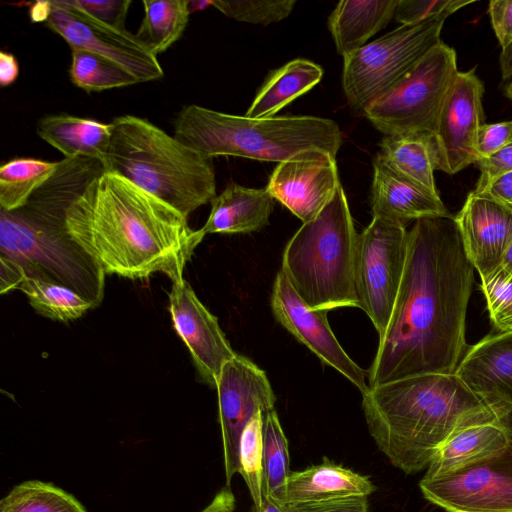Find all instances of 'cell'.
<instances>
[{"instance_id": "cell-11", "label": "cell", "mask_w": 512, "mask_h": 512, "mask_svg": "<svg viewBox=\"0 0 512 512\" xmlns=\"http://www.w3.org/2000/svg\"><path fill=\"white\" fill-rule=\"evenodd\" d=\"M419 487L428 501L447 512H512V441L462 468L423 476Z\"/></svg>"}, {"instance_id": "cell-25", "label": "cell", "mask_w": 512, "mask_h": 512, "mask_svg": "<svg viewBox=\"0 0 512 512\" xmlns=\"http://www.w3.org/2000/svg\"><path fill=\"white\" fill-rule=\"evenodd\" d=\"M37 134L60 151L64 158L85 157L102 164L109 148L112 124L68 114L39 119Z\"/></svg>"}, {"instance_id": "cell-41", "label": "cell", "mask_w": 512, "mask_h": 512, "mask_svg": "<svg viewBox=\"0 0 512 512\" xmlns=\"http://www.w3.org/2000/svg\"><path fill=\"white\" fill-rule=\"evenodd\" d=\"M488 12L495 36L505 49L512 44V0H492Z\"/></svg>"}, {"instance_id": "cell-1", "label": "cell", "mask_w": 512, "mask_h": 512, "mask_svg": "<svg viewBox=\"0 0 512 512\" xmlns=\"http://www.w3.org/2000/svg\"><path fill=\"white\" fill-rule=\"evenodd\" d=\"M474 267L454 217L416 220L405 269L374 360L369 388L427 373H455L466 343Z\"/></svg>"}, {"instance_id": "cell-21", "label": "cell", "mask_w": 512, "mask_h": 512, "mask_svg": "<svg viewBox=\"0 0 512 512\" xmlns=\"http://www.w3.org/2000/svg\"><path fill=\"white\" fill-rule=\"evenodd\" d=\"M208 219L201 228L205 234L250 233L269 223L274 199L266 189L247 188L231 183L211 200Z\"/></svg>"}, {"instance_id": "cell-30", "label": "cell", "mask_w": 512, "mask_h": 512, "mask_svg": "<svg viewBox=\"0 0 512 512\" xmlns=\"http://www.w3.org/2000/svg\"><path fill=\"white\" fill-rule=\"evenodd\" d=\"M57 162L15 158L0 167V207L13 211L24 206L30 196L55 171Z\"/></svg>"}, {"instance_id": "cell-22", "label": "cell", "mask_w": 512, "mask_h": 512, "mask_svg": "<svg viewBox=\"0 0 512 512\" xmlns=\"http://www.w3.org/2000/svg\"><path fill=\"white\" fill-rule=\"evenodd\" d=\"M375 486L366 476L332 462H323L291 472L285 504L324 502L349 497H367Z\"/></svg>"}, {"instance_id": "cell-33", "label": "cell", "mask_w": 512, "mask_h": 512, "mask_svg": "<svg viewBox=\"0 0 512 512\" xmlns=\"http://www.w3.org/2000/svg\"><path fill=\"white\" fill-rule=\"evenodd\" d=\"M0 512H87L66 491L37 480L15 486L0 502Z\"/></svg>"}, {"instance_id": "cell-31", "label": "cell", "mask_w": 512, "mask_h": 512, "mask_svg": "<svg viewBox=\"0 0 512 512\" xmlns=\"http://www.w3.org/2000/svg\"><path fill=\"white\" fill-rule=\"evenodd\" d=\"M288 448L287 438L273 409L264 416L263 493L283 504L291 474Z\"/></svg>"}, {"instance_id": "cell-45", "label": "cell", "mask_w": 512, "mask_h": 512, "mask_svg": "<svg viewBox=\"0 0 512 512\" xmlns=\"http://www.w3.org/2000/svg\"><path fill=\"white\" fill-rule=\"evenodd\" d=\"M19 75L18 61L12 53L0 52V84L7 87L14 83Z\"/></svg>"}, {"instance_id": "cell-17", "label": "cell", "mask_w": 512, "mask_h": 512, "mask_svg": "<svg viewBox=\"0 0 512 512\" xmlns=\"http://www.w3.org/2000/svg\"><path fill=\"white\" fill-rule=\"evenodd\" d=\"M455 373L492 411L512 441V333L493 332L468 346Z\"/></svg>"}, {"instance_id": "cell-49", "label": "cell", "mask_w": 512, "mask_h": 512, "mask_svg": "<svg viewBox=\"0 0 512 512\" xmlns=\"http://www.w3.org/2000/svg\"><path fill=\"white\" fill-rule=\"evenodd\" d=\"M499 64L502 81L507 84L512 80V44L502 49Z\"/></svg>"}, {"instance_id": "cell-8", "label": "cell", "mask_w": 512, "mask_h": 512, "mask_svg": "<svg viewBox=\"0 0 512 512\" xmlns=\"http://www.w3.org/2000/svg\"><path fill=\"white\" fill-rule=\"evenodd\" d=\"M448 15L400 25L344 59L342 84L351 110H366L391 91L422 57L441 42Z\"/></svg>"}, {"instance_id": "cell-29", "label": "cell", "mask_w": 512, "mask_h": 512, "mask_svg": "<svg viewBox=\"0 0 512 512\" xmlns=\"http://www.w3.org/2000/svg\"><path fill=\"white\" fill-rule=\"evenodd\" d=\"M31 306L42 316L56 321H71L94 308L73 289L49 278L27 275L20 287Z\"/></svg>"}, {"instance_id": "cell-42", "label": "cell", "mask_w": 512, "mask_h": 512, "mask_svg": "<svg viewBox=\"0 0 512 512\" xmlns=\"http://www.w3.org/2000/svg\"><path fill=\"white\" fill-rule=\"evenodd\" d=\"M290 512H370L367 497L289 505Z\"/></svg>"}, {"instance_id": "cell-12", "label": "cell", "mask_w": 512, "mask_h": 512, "mask_svg": "<svg viewBox=\"0 0 512 512\" xmlns=\"http://www.w3.org/2000/svg\"><path fill=\"white\" fill-rule=\"evenodd\" d=\"M226 485L239 470V443L252 417L274 409L276 396L264 370L236 354L222 367L216 387Z\"/></svg>"}, {"instance_id": "cell-15", "label": "cell", "mask_w": 512, "mask_h": 512, "mask_svg": "<svg viewBox=\"0 0 512 512\" xmlns=\"http://www.w3.org/2000/svg\"><path fill=\"white\" fill-rule=\"evenodd\" d=\"M52 10L45 22L71 47L106 57L131 72L139 82L153 81L163 76L156 56L148 52L135 34L107 27L80 13L51 1Z\"/></svg>"}, {"instance_id": "cell-47", "label": "cell", "mask_w": 512, "mask_h": 512, "mask_svg": "<svg viewBox=\"0 0 512 512\" xmlns=\"http://www.w3.org/2000/svg\"><path fill=\"white\" fill-rule=\"evenodd\" d=\"M52 10L51 1H37L30 4L29 16L33 23L46 22Z\"/></svg>"}, {"instance_id": "cell-23", "label": "cell", "mask_w": 512, "mask_h": 512, "mask_svg": "<svg viewBox=\"0 0 512 512\" xmlns=\"http://www.w3.org/2000/svg\"><path fill=\"white\" fill-rule=\"evenodd\" d=\"M399 0H343L328 19L337 52L343 59L358 51L394 17Z\"/></svg>"}, {"instance_id": "cell-51", "label": "cell", "mask_w": 512, "mask_h": 512, "mask_svg": "<svg viewBox=\"0 0 512 512\" xmlns=\"http://www.w3.org/2000/svg\"><path fill=\"white\" fill-rule=\"evenodd\" d=\"M210 5L212 6V1H188L190 14L198 10H203Z\"/></svg>"}, {"instance_id": "cell-52", "label": "cell", "mask_w": 512, "mask_h": 512, "mask_svg": "<svg viewBox=\"0 0 512 512\" xmlns=\"http://www.w3.org/2000/svg\"><path fill=\"white\" fill-rule=\"evenodd\" d=\"M504 93L505 96L512 101V80L506 84Z\"/></svg>"}, {"instance_id": "cell-27", "label": "cell", "mask_w": 512, "mask_h": 512, "mask_svg": "<svg viewBox=\"0 0 512 512\" xmlns=\"http://www.w3.org/2000/svg\"><path fill=\"white\" fill-rule=\"evenodd\" d=\"M323 69L306 59L292 60L272 71L245 113L250 118H269L320 82Z\"/></svg>"}, {"instance_id": "cell-9", "label": "cell", "mask_w": 512, "mask_h": 512, "mask_svg": "<svg viewBox=\"0 0 512 512\" xmlns=\"http://www.w3.org/2000/svg\"><path fill=\"white\" fill-rule=\"evenodd\" d=\"M458 72L455 50L441 41L364 116L384 135L433 134L444 98Z\"/></svg>"}, {"instance_id": "cell-4", "label": "cell", "mask_w": 512, "mask_h": 512, "mask_svg": "<svg viewBox=\"0 0 512 512\" xmlns=\"http://www.w3.org/2000/svg\"><path fill=\"white\" fill-rule=\"evenodd\" d=\"M105 171L85 157L58 161L53 174L19 209H0V255L38 275L65 285L97 307L105 273L67 234L65 214L86 186Z\"/></svg>"}, {"instance_id": "cell-2", "label": "cell", "mask_w": 512, "mask_h": 512, "mask_svg": "<svg viewBox=\"0 0 512 512\" xmlns=\"http://www.w3.org/2000/svg\"><path fill=\"white\" fill-rule=\"evenodd\" d=\"M65 230L105 274L133 280L158 272L171 281L182 278L206 235L161 199L109 171L67 208Z\"/></svg>"}, {"instance_id": "cell-18", "label": "cell", "mask_w": 512, "mask_h": 512, "mask_svg": "<svg viewBox=\"0 0 512 512\" xmlns=\"http://www.w3.org/2000/svg\"><path fill=\"white\" fill-rule=\"evenodd\" d=\"M340 185L336 159L327 157L278 163L266 189L305 223L323 210Z\"/></svg>"}, {"instance_id": "cell-38", "label": "cell", "mask_w": 512, "mask_h": 512, "mask_svg": "<svg viewBox=\"0 0 512 512\" xmlns=\"http://www.w3.org/2000/svg\"><path fill=\"white\" fill-rule=\"evenodd\" d=\"M472 3L464 0H399L394 17L401 25L414 24L443 14L450 16Z\"/></svg>"}, {"instance_id": "cell-5", "label": "cell", "mask_w": 512, "mask_h": 512, "mask_svg": "<svg viewBox=\"0 0 512 512\" xmlns=\"http://www.w3.org/2000/svg\"><path fill=\"white\" fill-rule=\"evenodd\" d=\"M174 137L196 152L257 161L336 159L342 144L338 124L315 116L250 118L196 104L184 106L174 121Z\"/></svg>"}, {"instance_id": "cell-3", "label": "cell", "mask_w": 512, "mask_h": 512, "mask_svg": "<svg viewBox=\"0 0 512 512\" xmlns=\"http://www.w3.org/2000/svg\"><path fill=\"white\" fill-rule=\"evenodd\" d=\"M362 407L379 450L407 474L427 469L455 430L497 421L456 373L415 375L369 388Z\"/></svg>"}, {"instance_id": "cell-50", "label": "cell", "mask_w": 512, "mask_h": 512, "mask_svg": "<svg viewBox=\"0 0 512 512\" xmlns=\"http://www.w3.org/2000/svg\"><path fill=\"white\" fill-rule=\"evenodd\" d=\"M500 266L512 274V242L504 253Z\"/></svg>"}, {"instance_id": "cell-14", "label": "cell", "mask_w": 512, "mask_h": 512, "mask_svg": "<svg viewBox=\"0 0 512 512\" xmlns=\"http://www.w3.org/2000/svg\"><path fill=\"white\" fill-rule=\"evenodd\" d=\"M271 308L276 320L324 364L345 376L361 394L369 390L367 371L340 345L329 325L328 311L313 309L306 304L282 271L277 273L274 281Z\"/></svg>"}, {"instance_id": "cell-46", "label": "cell", "mask_w": 512, "mask_h": 512, "mask_svg": "<svg viewBox=\"0 0 512 512\" xmlns=\"http://www.w3.org/2000/svg\"><path fill=\"white\" fill-rule=\"evenodd\" d=\"M236 499L230 486L223 487L201 512H234Z\"/></svg>"}, {"instance_id": "cell-39", "label": "cell", "mask_w": 512, "mask_h": 512, "mask_svg": "<svg viewBox=\"0 0 512 512\" xmlns=\"http://www.w3.org/2000/svg\"><path fill=\"white\" fill-rule=\"evenodd\" d=\"M512 144V120L492 124L483 123L478 131L477 152L479 159L489 158Z\"/></svg>"}, {"instance_id": "cell-10", "label": "cell", "mask_w": 512, "mask_h": 512, "mask_svg": "<svg viewBox=\"0 0 512 512\" xmlns=\"http://www.w3.org/2000/svg\"><path fill=\"white\" fill-rule=\"evenodd\" d=\"M408 249L406 226L373 217L358 234L356 288L360 309L381 337L390 320L402 281Z\"/></svg>"}, {"instance_id": "cell-28", "label": "cell", "mask_w": 512, "mask_h": 512, "mask_svg": "<svg viewBox=\"0 0 512 512\" xmlns=\"http://www.w3.org/2000/svg\"><path fill=\"white\" fill-rule=\"evenodd\" d=\"M142 3L145 14L135 36L157 57L182 36L190 15L188 0H144Z\"/></svg>"}, {"instance_id": "cell-35", "label": "cell", "mask_w": 512, "mask_h": 512, "mask_svg": "<svg viewBox=\"0 0 512 512\" xmlns=\"http://www.w3.org/2000/svg\"><path fill=\"white\" fill-rule=\"evenodd\" d=\"M481 290L496 332L512 333V274L499 266L481 278Z\"/></svg>"}, {"instance_id": "cell-32", "label": "cell", "mask_w": 512, "mask_h": 512, "mask_svg": "<svg viewBox=\"0 0 512 512\" xmlns=\"http://www.w3.org/2000/svg\"><path fill=\"white\" fill-rule=\"evenodd\" d=\"M71 81L87 92L130 86L138 79L116 62L82 49H71Z\"/></svg>"}, {"instance_id": "cell-19", "label": "cell", "mask_w": 512, "mask_h": 512, "mask_svg": "<svg viewBox=\"0 0 512 512\" xmlns=\"http://www.w3.org/2000/svg\"><path fill=\"white\" fill-rule=\"evenodd\" d=\"M454 221L466 255L480 278L498 268L512 242V213L471 191Z\"/></svg>"}, {"instance_id": "cell-36", "label": "cell", "mask_w": 512, "mask_h": 512, "mask_svg": "<svg viewBox=\"0 0 512 512\" xmlns=\"http://www.w3.org/2000/svg\"><path fill=\"white\" fill-rule=\"evenodd\" d=\"M295 0L281 1H222L212 0V6L225 16L241 22L269 25L279 22L292 12Z\"/></svg>"}, {"instance_id": "cell-6", "label": "cell", "mask_w": 512, "mask_h": 512, "mask_svg": "<svg viewBox=\"0 0 512 512\" xmlns=\"http://www.w3.org/2000/svg\"><path fill=\"white\" fill-rule=\"evenodd\" d=\"M111 124L105 171L124 177L187 218L216 196L211 157L141 117L123 115Z\"/></svg>"}, {"instance_id": "cell-13", "label": "cell", "mask_w": 512, "mask_h": 512, "mask_svg": "<svg viewBox=\"0 0 512 512\" xmlns=\"http://www.w3.org/2000/svg\"><path fill=\"white\" fill-rule=\"evenodd\" d=\"M483 93V84L474 70L457 73L433 132L436 170L453 175L479 160L477 136L483 124Z\"/></svg>"}, {"instance_id": "cell-26", "label": "cell", "mask_w": 512, "mask_h": 512, "mask_svg": "<svg viewBox=\"0 0 512 512\" xmlns=\"http://www.w3.org/2000/svg\"><path fill=\"white\" fill-rule=\"evenodd\" d=\"M379 148L376 158L403 177L439 195L434 178L437 153L432 133L384 135Z\"/></svg>"}, {"instance_id": "cell-34", "label": "cell", "mask_w": 512, "mask_h": 512, "mask_svg": "<svg viewBox=\"0 0 512 512\" xmlns=\"http://www.w3.org/2000/svg\"><path fill=\"white\" fill-rule=\"evenodd\" d=\"M264 414L259 411L246 425L239 443V470L250 492L253 507L263 497Z\"/></svg>"}, {"instance_id": "cell-7", "label": "cell", "mask_w": 512, "mask_h": 512, "mask_svg": "<svg viewBox=\"0 0 512 512\" xmlns=\"http://www.w3.org/2000/svg\"><path fill=\"white\" fill-rule=\"evenodd\" d=\"M358 233L340 185L323 210L288 241L282 273L313 309L360 308L356 288Z\"/></svg>"}, {"instance_id": "cell-40", "label": "cell", "mask_w": 512, "mask_h": 512, "mask_svg": "<svg viewBox=\"0 0 512 512\" xmlns=\"http://www.w3.org/2000/svg\"><path fill=\"white\" fill-rule=\"evenodd\" d=\"M476 164L479 167L480 175L473 192L478 194L500 176L512 172V144L489 158L479 159Z\"/></svg>"}, {"instance_id": "cell-24", "label": "cell", "mask_w": 512, "mask_h": 512, "mask_svg": "<svg viewBox=\"0 0 512 512\" xmlns=\"http://www.w3.org/2000/svg\"><path fill=\"white\" fill-rule=\"evenodd\" d=\"M510 443L497 421L469 424L455 430L439 447L424 476L454 471L503 450Z\"/></svg>"}, {"instance_id": "cell-44", "label": "cell", "mask_w": 512, "mask_h": 512, "mask_svg": "<svg viewBox=\"0 0 512 512\" xmlns=\"http://www.w3.org/2000/svg\"><path fill=\"white\" fill-rule=\"evenodd\" d=\"M0 293L18 289L26 278V273L17 262L0 255Z\"/></svg>"}, {"instance_id": "cell-48", "label": "cell", "mask_w": 512, "mask_h": 512, "mask_svg": "<svg viewBox=\"0 0 512 512\" xmlns=\"http://www.w3.org/2000/svg\"><path fill=\"white\" fill-rule=\"evenodd\" d=\"M252 512H290L288 504L280 503L263 493L261 503L252 508Z\"/></svg>"}, {"instance_id": "cell-43", "label": "cell", "mask_w": 512, "mask_h": 512, "mask_svg": "<svg viewBox=\"0 0 512 512\" xmlns=\"http://www.w3.org/2000/svg\"><path fill=\"white\" fill-rule=\"evenodd\" d=\"M478 195L485 196L499 203L512 213V172L504 174L491 182Z\"/></svg>"}, {"instance_id": "cell-20", "label": "cell", "mask_w": 512, "mask_h": 512, "mask_svg": "<svg viewBox=\"0 0 512 512\" xmlns=\"http://www.w3.org/2000/svg\"><path fill=\"white\" fill-rule=\"evenodd\" d=\"M371 209L381 217L406 226L412 220L452 217L440 195L398 174L378 158L373 161Z\"/></svg>"}, {"instance_id": "cell-37", "label": "cell", "mask_w": 512, "mask_h": 512, "mask_svg": "<svg viewBox=\"0 0 512 512\" xmlns=\"http://www.w3.org/2000/svg\"><path fill=\"white\" fill-rule=\"evenodd\" d=\"M59 6L68 8L107 27L124 31L130 0H54Z\"/></svg>"}, {"instance_id": "cell-16", "label": "cell", "mask_w": 512, "mask_h": 512, "mask_svg": "<svg viewBox=\"0 0 512 512\" xmlns=\"http://www.w3.org/2000/svg\"><path fill=\"white\" fill-rule=\"evenodd\" d=\"M168 297L174 329L190 351L202 380L216 387L222 367L236 355L217 317L202 304L184 277L172 281Z\"/></svg>"}]
</instances>
